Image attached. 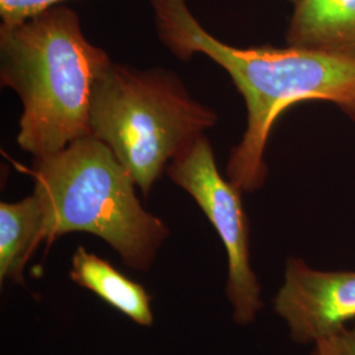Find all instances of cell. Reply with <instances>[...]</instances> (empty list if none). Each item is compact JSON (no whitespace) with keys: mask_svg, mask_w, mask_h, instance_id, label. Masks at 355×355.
I'll use <instances>...</instances> for the list:
<instances>
[{"mask_svg":"<svg viewBox=\"0 0 355 355\" xmlns=\"http://www.w3.org/2000/svg\"><path fill=\"white\" fill-rule=\"evenodd\" d=\"M161 41L179 60L204 54L228 73L248 110L241 142L229 155L227 177L241 192L261 189L270 132L293 104L329 102L355 120V58L327 51L254 46L236 48L209 35L187 0H152Z\"/></svg>","mask_w":355,"mask_h":355,"instance_id":"1","label":"cell"},{"mask_svg":"<svg viewBox=\"0 0 355 355\" xmlns=\"http://www.w3.org/2000/svg\"><path fill=\"white\" fill-rule=\"evenodd\" d=\"M311 355H338L334 340L329 338V340H324L321 343L313 345V350Z\"/></svg>","mask_w":355,"mask_h":355,"instance_id":"12","label":"cell"},{"mask_svg":"<svg viewBox=\"0 0 355 355\" xmlns=\"http://www.w3.org/2000/svg\"><path fill=\"white\" fill-rule=\"evenodd\" d=\"M70 279L94 292L103 302L140 327H152V296L144 286L129 279L110 262L86 248L78 246L71 259Z\"/></svg>","mask_w":355,"mask_h":355,"instance_id":"8","label":"cell"},{"mask_svg":"<svg viewBox=\"0 0 355 355\" xmlns=\"http://www.w3.org/2000/svg\"><path fill=\"white\" fill-rule=\"evenodd\" d=\"M287 44L355 58V0H297Z\"/></svg>","mask_w":355,"mask_h":355,"instance_id":"7","label":"cell"},{"mask_svg":"<svg viewBox=\"0 0 355 355\" xmlns=\"http://www.w3.org/2000/svg\"><path fill=\"white\" fill-rule=\"evenodd\" d=\"M42 211L36 193L0 204V280L24 284V267L41 245Z\"/></svg>","mask_w":355,"mask_h":355,"instance_id":"9","label":"cell"},{"mask_svg":"<svg viewBox=\"0 0 355 355\" xmlns=\"http://www.w3.org/2000/svg\"><path fill=\"white\" fill-rule=\"evenodd\" d=\"M29 173L42 211L41 243L86 232L107 242L129 268H152L170 229L142 207L133 178L103 141H74L35 158Z\"/></svg>","mask_w":355,"mask_h":355,"instance_id":"3","label":"cell"},{"mask_svg":"<svg viewBox=\"0 0 355 355\" xmlns=\"http://www.w3.org/2000/svg\"><path fill=\"white\" fill-rule=\"evenodd\" d=\"M64 0H0L1 24H15L42 12Z\"/></svg>","mask_w":355,"mask_h":355,"instance_id":"10","label":"cell"},{"mask_svg":"<svg viewBox=\"0 0 355 355\" xmlns=\"http://www.w3.org/2000/svg\"><path fill=\"white\" fill-rule=\"evenodd\" d=\"M291 1H293V3H296V1H297V0H291Z\"/></svg>","mask_w":355,"mask_h":355,"instance_id":"13","label":"cell"},{"mask_svg":"<svg viewBox=\"0 0 355 355\" xmlns=\"http://www.w3.org/2000/svg\"><path fill=\"white\" fill-rule=\"evenodd\" d=\"M336 343L337 354L355 355V321L345 327L337 336L331 337Z\"/></svg>","mask_w":355,"mask_h":355,"instance_id":"11","label":"cell"},{"mask_svg":"<svg viewBox=\"0 0 355 355\" xmlns=\"http://www.w3.org/2000/svg\"><path fill=\"white\" fill-rule=\"evenodd\" d=\"M166 174L190 193L224 243L228 258L225 296L234 322L240 327L253 324L263 300L261 283L252 267L250 228L241 191L220 174L205 135L174 158L166 167Z\"/></svg>","mask_w":355,"mask_h":355,"instance_id":"5","label":"cell"},{"mask_svg":"<svg viewBox=\"0 0 355 355\" xmlns=\"http://www.w3.org/2000/svg\"><path fill=\"white\" fill-rule=\"evenodd\" d=\"M112 64L85 36L76 11L57 4L0 26V82L23 103L17 144L35 158L92 136L91 94Z\"/></svg>","mask_w":355,"mask_h":355,"instance_id":"2","label":"cell"},{"mask_svg":"<svg viewBox=\"0 0 355 355\" xmlns=\"http://www.w3.org/2000/svg\"><path fill=\"white\" fill-rule=\"evenodd\" d=\"M274 311L299 345H316L355 321V271H325L291 257Z\"/></svg>","mask_w":355,"mask_h":355,"instance_id":"6","label":"cell"},{"mask_svg":"<svg viewBox=\"0 0 355 355\" xmlns=\"http://www.w3.org/2000/svg\"><path fill=\"white\" fill-rule=\"evenodd\" d=\"M89 121L92 136L148 196L167 165L215 125L217 114L170 70L112 62L94 85Z\"/></svg>","mask_w":355,"mask_h":355,"instance_id":"4","label":"cell"}]
</instances>
